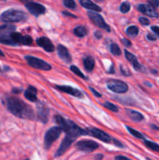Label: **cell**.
<instances>
[{"label":"cell","instance_id":"1","mask_svg":"<svg viewBox=\"0 0 159 160\" xmlns=\"http://www.w3.org/2000/svg\"><path fill=\"white\" fill-rule=\"evenodd\" d=\"M3 102L8 110L16 117L27 120H33L35 117L32 108L20 98L9 96L3 100Z\"/></svg>","mask_w":159,"mask_h":160},{"label":"cell","instance_id":"2","mask_svg":"<svg viewBox=\"0 0 159 160\" xmlns=\"http://www.w3.org/2000/svg\"><path fill=\"white\" fill-rule=\"evenodd\" d=\"M55 121L59 125V128L62 129V131H65L67 135L71 136V137L76 138L80 135L85 134V131L80 128L76 123L72 122L71 120H65L61 116L57 115L55 117Z\"/></svg>","mask_w":159,"mask_h":160},{"label":"cell","instance_id":"3","mask_svg":"<svg viewBox=\"0 0 159 160\" xmlns=\"http://www.w3.org/2000/svg\"><path fill=\"white\" fill-rule=\"evenodd\" d=\"M27 17V14L23 11L10 9L1 14L0 20L4 23H16V22L25 21Z\"/></svg>","mask_w":159,"mask_h":160},{"label":"cell","instance_id":"4","mask_svg":"<svg viewBox=\"0 0 159 160\" xmlns=\"http://www.w3.org/2000/svg\"><path fill=\"white\" fill-rule=\"evenodd\" d=\"M62 133V129L59 127H53L46 132L45 136V148L48 149L53 142L57 140Z\"/></svg>","mask_w":159,"mask_h":160},{"label":"cell","instance_id":"5","mask_svg":"<svg viewBox=\"0 0 159 160\" xmlns=\"http://www.w3.org/2000/svg\"><path fill=\"white\" fill-rule=\"evenodd\" d=\"M107 87L115 93H125L128 91L127 84L119 80H109L107 82Z\"/></svg>","mask_w":159,"mask_h":160},{"label":"cell","instance_id":"6","mask_svg":"<svg viewBox=\"0 0 159 160\" xmlns=\"http://www.w3.org/2000/svg\"><path fill=\"white\" fill-rule=\"evenodd\" d=\"M27 63L29 64L31 67H34L35 69H38V70H51V66L48 63H47L45 61L42 60V59H38V58L33 57V56H26V57Z\"/></svg>","mask_w":159,"mask_h":160},{"label":"cell","instance_id":"7","mask_svg":"<svg viewBox=\"0 0 159 160\" xmlns=\"http://www.w3.org/2000/svg\"><path fill=\"white\" fill-rule=\"evenodd\" d=\"M76 147L80 151L84 152H91L98 148V144L94 141L82 140L76 144Z\"/></svg>","mask_w":159,"mask_h":160},{"label":"cell","instance_id":"8","mask_svg":"<svg viewBox=\"0 0 159 160\" xmlns=\"http://www.w3.org/2000/svg\"><path fill=\"white\" fill-rule=\"evenodd\" d=\"M87 15H88L90 20H91L96 26H98V28L105 30L108 32H110V28H109L108 25L104 22V19L102 18V17H101V15H99V14L94 12H87Z\"/></svg>","mask_w":159,"mask_h":160},{"label":"cell","instance_id":"9","mask_svg":"<svg viewBox=\"0 0 159 160\" xmlns=\"http://www.w3.org/2000/svg\"><path fill=\"white\" fill-rule=\"evenodd\" d=\"M85 132L86 134H90V135H92L93 137L99 139L102 142H107V143H109L112 141L111 136H109L108 134H106L104 131H101V130L97 129V128H88V129L85 130Z\"/></svg>","mask_w":159,"mask_h":160},{"label":"cell","instance_id":"10","mask_svg":"<svg viewBox=\"0 0 159 160\" xmlns=\"http://www.w3.org/2000/svg\"><path fill=\"white\" fill-rule=\"evenodd\" d=\"M26 8L27 10L31 12V14L34 16H39L44 14L45 12V7L39 3L34 2H28L25 4Z\"/></svg>","mask_w":159,"mask_h":160},{"label":"cell","instance_id":"11","mask_svg":"<svg viewBox=\"0 0 159 160\" xmlns=\"http://www.w3.org/2000/svg\"><path fill=\"white\" fill-rule=\"evenodd\" d=\"M75 139L76 138L71 137V136H69V135L65 136V138L63 139L62 143H61L59 149L56 151L55 154V157H59V156H61L62 155H63L64 153L66 152V150L70 148V145H72V143L74 142Z\"/></svg>","mask_w":159,"mask_h":160},{"label":"cell","instance_id":"12","mask_svg":"<svg viewBox=\"0 0 159 160\" xmlns=\"http://www.w3.org/2000/svg\"><path fill=\"white\" fill-rule=\"evenodd\" d=\"M137 9L140 12H142L144 15L148 16V17H154V18H157V17H159V13L157 12V11L154 7L150 6V5L140 4L137 7Z\"/></svg>","mask_w":159,"mask_h":160},{"label":"cell","instance_id":"13","mask_svg":"<svg viewBox=\"0 0 159 160\" xmlns=\"http://www.w3.org/2000/svg\"><path fill=\"white\" fill-rule=\"evenodd\" d=\"M37 111L39 120L43 123H46L49 114L48 107L43 102H38L37 106Z\"/></svg>","mask_w":159,"mask_h":160},{"label":"cell","instance_id":"14","mask_svg":"<svg viewBox=\"0 0 159 160\" xmlns=\"http://www.w3.org/2000/svg\"><path fill=\"white\" fill-rule=\"evenodd\" d=\"M125 56H126V58L127 59V60L129 61V62L132 63V65L133 66L134 69H135L136 70L140 72L145 71L144 67H143L141 64L139 63V62L137 61V57H136L133 54H132L131 52H128L127 50H126V51H125Z\"/></svg>","mask_w":159,"mask_h":160},{"label":"cell","instance_id":"15","mask_svg":"<svg viewBox=\"0 0 159 160\" xmlns=\"http://www.w3.org/2000/svg\"><path fill=\"white\" fill-rule=\"evenodd\" d=\"M37 44L39 46L42 47L45 51L48 52H52L55 50V46L53 45V44L51 43L50 39H48V38H39L37 39Z\"/></svg>","mask_w":159,"mask_h":160},{"label":"cell","instance_id":"16","mask_svg":"<svg viewBox=\"0 0 159 160\" xmlns=\"http://www.w3.org/2000/svg\"><path fill=\"white\" fill-rule=\"evenodd\" d=\"M55 88L57 89H59V91H61V92H63L65 93L69 94V95H73V96L77 97V98H82L83 97V94L80 91L76 88H73L70 87V86L56 85Z\"/></svg>","mask_w":159,"mask_h":160},{"label":"cell","instance_id":"17","mask_svg":"<svg viewBox=\"0 0 159 160\" xmlns=\"http://www.w3.org/2000/svg\"><path fill=\"white\" fill-rule=\"evenodd\" d=\"M57 51L58 54H59V57L62 59L63 61H65V62H70L72 61L71 56H70V52L67 50V48H65L63 45H59L57 47Z\"/></svg>","mask_w":159,"mask_h":160},{"label":"cell","instance_id":"18","mask_svg":"<svg viewBox=\"0 0 159 160\" xmlns=\"http://www.w3.org/2000/svg\"><path fill=\"white\" fill-rule=\"evenodd\" d=\"M80 3L83 7L90 9V10L95 11V12H101V7L95 4V3H94L90 0H80Z\"/></svg>","mask_w":159,"mask_h":160},{"label":"cell","instance_id":"19","mask_svg":"<svg viewBox=\"0 0 159 160\" xmlns=\"http://www.w3.org/2000/svg\"><path fill=\"white\" fill-rule=\"evenodd\" d=\"M126 112L127 114L128 117L134 122H140L143 120V116L142 115L140 112H137V111L132 110V109H126Z\"/></svg>","mask_w":159,"mask_h":160},{"label":"cell","instance_id":"20","mask_svg":"<svg viewBox=\"0 0 159 160\" xmlns=\"http://www.w3.org/2000/svg\"><path fill=\"white\" fill-rule=\"evenodd\" d=\"M25 98H27L31 102H36L37 100V89L34 87L30 86L24 92Z\"/></svg>","mask_w":159,"mask_h":160},{"label":"cell","instance_id":"21","mask_svg":"<svg viewBox=\"0 0 159 160\" xmlns=\"http://www.w3.org/2000/svg\"><path fill=\"white\" fill-rule=\"evenodd\" d=\"M94 65H95L94 59L92 57L88 56V57L84 59V68H85V70H87V71L88 72L92 71L94 67Z\"/></svg>","mask_w":159,"mask_h":160},{"label":"cell","instance_id":"22","mask_svg":"<svg viewBox=\"0 0 159 160\" xmlns=\"http://www.w3.org/2000/svg\"><path fill=\"white\" fill-rule=\"evenodd\" d=\"M73 33H74L75 35H76L77 37L83 38L87 34V30L85 27L78 26L74 28V30H73Z\"/></svg>","mask_w":159,"mask_h":160},{"label":"cell","instance_id":"23","mask_svg":"<svg viewBox=\"0 0 159 160\" xmlns=\"http://www.w3.org/2000/svg\"><path fill=\"white\" fill-rule=\"evenodd\" d=\"M11 38H12V42H14V44H17V43H20L22 44L23 42V36L20 33H17V32H12L11 34Z\"/></svg>","mask_w":159,"mask_h":160},{"label":"cell","instance_id":"24","mask_svg":"<svg viewBox=\"0 0 159 160\" xmlns=\"http://www.w3.org/2000/svg\"><path fill=\"white\" fill-rule=\"evenodd\" d=\"M139 29L136 26H130L126 29V34L129 36H132V37H136L138 34Z\"/></svg>","mask_w":159,"mask_h":160},{"label":"cell","instance_id":"25","mask_svg":"<svg viewBox=\"0 0 159 160\" xmlns=\"http://www.w3.org/2000/svg\"><path fill=\"white\" fill-rule=\"evenodd\" d=\"M144 144L147 147L151 148V150L155 152H159V145L154 142H150V141H144Z\"/></svg>","mask_w":159,"mask_h":160},{"label":"cell","instance_id":"26","mask_svg":"<svg viewBox=\"0 0 159 160\" xmlns=\"http://www.w3.org/2000/svg\"><path fill=\"white\" fill-rule=\"evenodd\" d=\"M110 50L111 52L115 56H120L121 55V50H120V48L118 47V45L117 44H112L110 47Z\"/></svg>","mask_w":159,"mask_h":160},{"label":"cell","instance_id":"27","mask_svg":"<svg viewBox=\"0 0 159 160\" xmlns=\"http://www.w3.org/2000/svg\"><path fill=\"white\" fill-rule=\"evenodd\" d=\"M130 8V3L128 2H123L121 4V6H120V11H121L123 13H126V12H129Z\"/></svg>","mask_w":159,"mask_h":160},{"label":"cell","instance_id":"28","mask_svg":"<svg viewBox=\"0 0 159 160\" xmlns=\"http://www.w3.org/2000/svg\"><path fill=\"white\" fill-rule=\"evenodd\" d=\"M70 70H71L73 73H74L76 75H77L78 77H80V78H84V79H85L86 78V77L84 76V73H83L80 70V69L77 68L76 66H71V67H70Z\"/></svg>","mask_w":159,"mask_h":160},{"label":"cell","instance_id":"29","mask_svg":"<svg viewBox=\"0 0 159 160\" xmlns=\"http://www.w3.org/2000/svg\"><path fill=\"white\" fill-rule=\"evenodd\" d=\"M63 4L69 9H75L76 7V4L74 0H63Z\"/></svg>","mask_w":159,"mask_h":160},{"label":"cell","instance_id":"30","mask_svg":"<svg viewBox=\"0 0 159 160\" xmlns=\"http://www.w3.org/2000/svg\"><path fill=\"white\" fill-rule=\"evenodd\" d=\"M127 129L128 131H129V132L132 135H133L134 137L138 138H143V135L141 134V133L139 132V131H136V130L132 129V128H129V127H127Z\"/></svg>","mask_w":159,"mask_h":160},{"label":"cell","instance_id":"31","mask_svg":"<svg viewBox=\"0 0 159 160\" xmlns=\"http://www.w3.org/2000/svg\"><path fill=\"white\" fill-rule=\"evenodd\" d=\"M104 106L105 108H107L108 109H109V110L112 111V112H117L118 111V108L116 106H115V105L112 104V103L108 102H107L104 103Z\"/></svg>","mask_w":159,"mask_h":160},{"label":"cell","instance_id":"32","mask_svg":"<svg viewBox=\"0 0 159 160\" xmlns=\"http://www.w3.org/2000/svg\"><path fill=\"white\" fill-rule=\"evenodd\" d=\"M33 42V39L31 36H23V42L22 44L25 45H31Z\"/></svg>","mask_w":159,"mask_h":160},{"label":"cell","instance_id":"33","mask_svg":"<svg viewBox=\"0 0 159 160\" xmlns=\"http://www.w3.org/2000/svg\"><path fill=\"white\" fill-rule=\"evenodd\" d=\"M147 1L152 7L156 8L159 6V0H147Z\"/></svg>","mask_w":159,"mask_h":160},{"label":"cell","instance_id":"34","mask_svg":"<svg viewBox=\"0 0 159 160\" xmlns=\"http://www.w3.org/2000/svg\"><path fill=\"white\" fill-rule=\"evenodd\" d=\"M139 21H140V23H141L142 25H145V26L149 25L150 23L149 20H148L147 18H145V17H140V18H139Z\"/></svg>","mask_w":159,"mask_h":160},{"label":"cell","instance_id":"35","mask_svg":"<svg viewBox=\"0 0 159 160\" xmlns=\"http://www.w3.org/2000/svg\"><path fill=\"white\" fill-rule=\"evenodd\" d=\"M120 70H121V72L123 73V74L126 75V76H129V75H130V72H129V70H127L126 67H124V68H123V66H121V68H120Z\"/></svg>","mask_w":159,"mask_h":160},{"label":"cell","instance_id":"36","mask_svg":"<svg viewBox=\"0 0 159 160\" xmlns=\"http://www.w3.org/2000/svg\"><path fill=\"white\" fill-rule=\"evenodd\" d=\"M151 30L155 33L157 35V37L159 38V27L157 26H152L151 27Z\"/></svg>","mask_w":159,"mask_h":160},{"label":"cell","instance_id":"37","mask_svg":"<svg viewBox=\"0 0 159 160\" xmlns=\"http://www.w3.org/2000/svg\"><path fill=\"white\" fill-rule=\"evenodd\" d=\"M122 42H123V43L124 44V45H126V47L131 46V42H130V41L128 40V39L123 38V40H122Z\"/></svg>","mask_w":159,"mask_h":160},{"label":"cell","instance_id":"38","mask_svg":"<svg viewBox=\"0 0 159 160\" xmlns=\"http://www.w3.org/2000/svg\"><path fill=\"white\" fill-rule=\"evenodd\" d=\"M89 89H90V90L92 92H93V94L95 95V96H97V97H101V94H99V92H97V91H95L94 89L93 88L89 87Z\"/></svg>","mask_w":159,"mask_h":160},{"label":"cell","instance_id":"39","mask_svg":"<svg viewBox=\"0 0 159 160\" xmlns=\"http://www.w3.org/2000/svg\"><path fill=\"white\" fill-rule=\"evenodd\" d=\"M147 38L148 40L150 41H155L156 39H157V38H156L155 36L153 35V34H148L147 35Z\"/></svg>","mask_w":159,"mask_h":160},{"label":"cell","instance_id":"40","mask_svg":"<svg viewBox=\"0 0 159 160\" xmlns=\"http://www.w3.org/2000/svg\"><path fill=\"white\" fill-rule=\"evenodd\" d=\"M115 160H131L128 159L127 157H125L123 156H117L115 158Z\"/></svg>","mask_w":159,"mask_h":160},{"label":"cell","instance_id":"41","mask_svg":"<svg viewBox=\"0 0 159 160\" xmlns=\"http://www.w3.org/2000/svg\"><path fill=\"white\" fill-rule=\"evenodd\" d=\"M62 13L65 16H69V17H75V18H76V16L73 15V14L70 13V12H65V11H63V12H62Z\"/></svg>","mask_w":159,"mask_h":160},{"label":"cell","instance_id":"42","mask_svg":"<svg viewBox=\"0 0 159 160\" xmlns=\"http://www.w3.org/2000/svg\"><path fill=\"white\" fill-rule=\"evenodd\" d=\"M113 141H114V144H115V145H117L118 147H121V148L122 147H123V144L120 143L119 142H118V141H116V140H113Z\"/></svg>","mask_w":159,"mask_h":160},{"label":"cell","instance_id":"43","mask_svg":"<svg viewBox=\"0 0 159 160\" xmlns=\"http://www.w3.org/2000/svg\"><path fill=\"white\" fill-rule=\"evenodd\" d=\"M95 36H96L97 38H101L102 37V34H101V32H98V31H97V32L95 33Z\"/></svg>","mask_w":159,"mask_h":160},{"label":"cell","instance_id":"44","mask_svg":"<svg viewBox=\"0 0 159 160\" xmlns=\"http://www.w3.org/2000/svg\"><path fill=\"white\" fill-rule=\"evenodd\" d=\"M95 160H101L103 159V156L102 155H97L96 156H95Z\"/></svg>","mask_w":159,"mask_h":160},{"label":"cell","instance_id":"45","mask_svg":"<svg viewBox=\"0 0 159 160\" xmlns=\"http://www.w3.org/2000/svg\"><path fill=\"white\" fill-rule=\"evenodd\" d=\"M12 92H13V93H16V94H18V93H20V90H19V89H12Z\"/></svg>","mask_w":159,"mask_h":160},{"label":"cell","instance_id":"46","mask_svg":"<svg viewBox=\"0 0 159 160\" xmlns=\"http://www.w3.org/2000/svg\"><path fill=\"white\" fill-rule=\"evenodd\" d=\"M151 128H152V129H154V130H157H157H159V128H157V127H156L155 126V125H154V124H152V125H151Z\"/></svg>","mask_w":159,"mask_h":160},{"label":"cell","instance_id":"47","mask_svg":"<svg viewBox=\"0 0 159 160\" xmlns=\"http://www.w3.org/2000/svg\"><path fill=\"white\" fill-rule=\"evenodd\" d=\"M0 56H4V53L1 49H0Z\"/></svg>","mask_w":159,"mask_h":160},{"label":"cell","instance_id":"48","mask_svg":"<svg viewBox=\"0 0 159 160\" xmlns=\"http://www.w3.org/2000/svg\"><path fill=\"white\" fill-rule=\"evenodd\" d=\"M20 1L23 2H25V4H26V2H28V1H29V0H20Z\"/></svg>","mask_w":159,"mask_h":160},{"label":"cell","instance_id":"49","mask_svg":"<svg viewBox=\"0 0 159 160\" xmlns=\"http://www.w3.org/2000/svg\"><path fill=\"white\" fill-rule=\"evenodd\" d=\"M26 160H28V159H26Z\"/></svg>","mask_w":159,"mask_h":160}]
</instances>
